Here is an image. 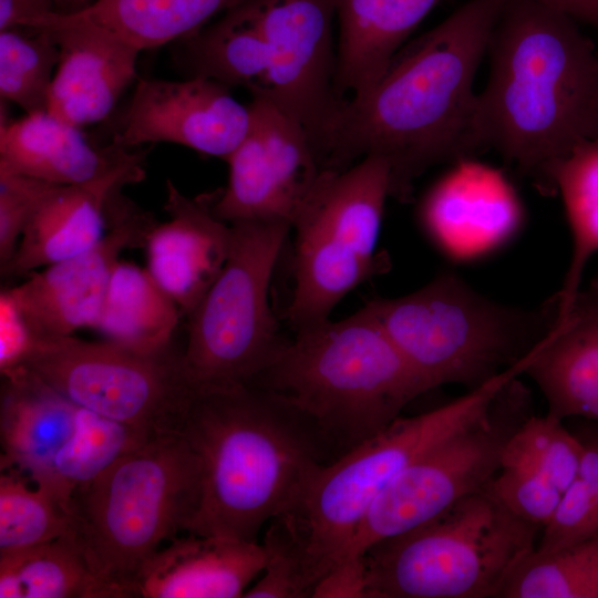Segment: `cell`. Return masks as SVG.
<instances>
[{
    "instance_id": "1",
    "label": "cell",
    "mask_w": 598,
    "mask_h": 598,
    "mask_svg": "<svg viewBox=\"0 0 598 598\" xmlns=\"http://www.w3.org/2000/svg\"><path fill=\"white\" fill-rule=\"evenodd\" d=\"M505 2L468 0L404 44L369 91L339 106L322 168L380 157L390 168V197L406 203L429 168L480 153L474 79Z\"/></svg>"
},
{
    "instance_id": "2",
    "label": "cell",
    "mask_w": 598,
    "mask_h": 598,
    "mask_svg": "<svg viewBox=\"0 0 598 598\" xmlns=\"http://www.w3.org/2000/svg\"><path fill=\"white\" fill-rule=\"evenodd\" d=\"M575 19L536 0H506L492 32L475 135L551 196L554 165L598 137V52Z\"/></svg>"
},
{
    "instance_id": "3",
    "label": "cell",
    "mask_w": 598,
    "mask_h": 598,
    "mask_svg": "<svg viewBox=\"0 0 598 598\" xmlns=\"http://www.w3.org/2000/svg\"><path fill=\"white\" fill-rule=\"evenodd\" d=\"M182 434L199 480L186 534L257 542L262 526L292 512L328 464L307 421L255 383L199 391Z\"/></svg>"
},
{
    "instance_id": "4",
    "label": "cell",
    "mask_w": 598,
    "mask_h": 598,
    "mask_svg": "<svg viewBox=\"0 0 598 598\" xmlns=\"http://www.w3.org/2000/svg\"><path fill=\"white\" fill-rule=\"evenodd\" d=\"M293 332L252 383L307 421L328 463L383 431L429 391L364 307Z\"/></svg>"
},
{
    "instance_id": "5",
    "label": "cell",
    "mask_w": 598,
    "mask_h": 598,
    "mask_svg": "<svg viewBox=\"0 0 598 598\" xmlns=\"http://www.w3.org/2000/svg\"><path fill=\"white\" fill-rule=\"evenodd\" d=\"M427 390L475 389L533 352L556 328L559 300L524 309L486 298L453 271L364 305Z\"/></svg>"
},
{
    "instance_id": "6",
    "label": "cell",
    "mask_w": 598,
    "mask_h": 598,
    "mask_svg": "<svg viewBox=\"0 0 598 598\" xmlns=\"http://www.w3.org/2000/svg\"><path fill=\"white\" fill-rule=\"evenodd\" d=\"M198 493L197 460L183 434L159 435L73 493L66 536L114 598H128L142 565L186 533Z\"/></svg>"
},
{
    "instance_id": "7",
    "label": "cell",
    "mask_w": 598,
    "mask_h": 598,
    "mask_svg": "<svg viewBox=\"0 0 598 598\" xmlns=\"http://www.w3.org/2000/svg\"><path fill=\"white\" fill-rule=\"evenodd\" d=\"M542 527L507 508L491 482L362 556L363 598H497Z\"/></svg>"
},
{
    "instance_id": "8",
    "label": "cell",
    "mask_w": 598,
    "mask_h": 598,
    "mask_svg": "<svg viewBox=\"0 0 598 598\" xmlns=\"http://www.w3.org/2000/svg\"><path fill=\"white\" fill-rule=\"evenodd\" d=\"M525 368L519 362L447 404L399 416L319 470L297 507L283 514L303 545L317 586L342 559L379 493L420 456L483 416Z\"/></svg>"
},
{
    "instance_id": "9",
    "label": "cell",
    "mask_w": 598,
    "mask_h": 598,
    "mask_svg": "<svg viewBox=\"0 0 598 598\" xmlns=\"http://www.w3.org/2000/svg\"><path fill=\"white\" fill-rule=\"evenodd\" d=\"M390 168L367 156L324 169L295 219L293 292L286 319L295 331L329 319L354 288L382 271L377 246Z\"/></svg>"
},
{
    "instance_id": "10",
    "label": "cell",
    "mask_w": 598,
    "mask_h": 598,
    "mask_svg": "<svg viewBox=\"0 0 598 598\" xmlns=\"http://www.w3.org/2000/svg\"><path fill=\"white\" fill-rule=\"evenodd\" d=\"M228 258L187 318L188 373L199 391L252 383L278 357L281 337L269 288L288 224H230Z\"/></svg>"
},
{
    "instance_id": "11",
    "label": "cell",
    "mask_w": 598,
    "mask_h": 598,
    "mask_svg": "<svg viewBox=\"0 0 598 598\" xmlns=\"http://www.w3.org/2000/svg\"><path fill=\"white\" fill-rule=\"evenodd\" d=\"M78 406L148 437L182 433L199 390L174 340L138 350L72 336L43 339L22 365Z\"/></svg>"
},
{
    "instance_id": "12",
    "label": "cell",
    "mask_w": 598,
    "mask_h": 598,
    "mask_svg": "<svg viewBox=\"0 0 598 598\" xmlns=\"http://www.w3.org/2000/svg\"><path fill=\"white\" fill-rule=\"evenodd\" d=\"M532 414L530 392L515 378L483 416L420 456L379 493L338 565L361 560L374 544L426 523L486 486L502 467L508 441Z\"/></svg>"
},
{
    "instance_id": "13",
    "label": "cell",
    "mask_w": 598,
    "mask_h": 598,
    "mask_svg": "<svg viewBox=\"0 0 598 598\" xmlns=\"http://www.w3.org/2000/svg\"><path fill=\"white\" fill-rule=\"evenodd\" d=\"M269 52L266 93L307 132L318 159L342 101L334 91V0H239Z\"/></svg>"
},
{
    "instance_id": "14",
    "label": "cell",
    "mask_w": 598,
    "mask_h": 598,
    "mask_svg": "<svg viewBox=\"0 0 598 598\" xmlns=\"http://www.w3.org/2000/svg\"><path fill=\"white\" fill-rule=\"evenodd\" d=\"M250 125L227 157L228 182L213 209L221 220L283 223L295 219L324 171L305 128L271 100L254 95Z\"/></svg>"
},
{
    "instance_id": "15",
    "label": "cell",
    "mask_w": 598,
    "mask_h": 598,
    "mask_svg": "<svg viewBox=\"0 0 598 598\" xmlns=\"http://www.w3.org/2000/svg\"><path fill=\"white\" fill-rule=\"evenodd\" d=\"M110 228L90 249L32 271L22 283L8 288L30 326L43 339L72 336L95 328L121 254L143 248L155 217L120 196L110 215Z\"/></svg>"
},
{
    "instance_id": "16",
    "label": "cell",
    "mask_w": 598,
    "mask_h": 598,
    "mask_svg": "<svg viewBox=\"0 0 598 598\" xmlns=\"http://www.w3.org/2000/svg\"><path fill=\"white\" fill-rule=\"evenodd\" d=\"M250 111L229 87L203 76L140 79L113 143L128 150L175 143L224 161L245 138Z\"/></svg>"
},
{
    "instance_id": "17",
    "label": "cell",
    "mask_w": 598,
    "mask_h": 598,
    "mask_svg": "<svg viewBox=\"0 0 598 598\" xmlns=\"http://www.w3.org/2000/svg\"><path fill=\"white\" fill-rule=\"evenodd\" d=\"M60 49L48 112L82 127L104 121L136 79L140 48L90 21L58 12L32 22Z\"/></svg>"
},
{
    "instance_id": "18",
    "label": "cell",
    "mask_w": 598,
    "mask_h": 598,
    "mask_svg": "<svg viewBox=\"0 0 598 598\" xmlns=\"http://www.w3.org/2000/svg\"><path fill=\"white\" fill-rule=\"evenodd\" d=\"M417 213L431 239L458 259L502 245L524 217L522 202L505 175L474 157L453 163L423 196Z\"/></svg>"
},
{
    "instance_id": "19",
    "label": "cell",
    "mask_w": 598,
    "mask_h": 598,
    "mask_svg": "<svg viewBox=\"0 0 598 598\" xmlns=\"http://www.w3.org/2000/svg\"><path fill=\"white\" fill-rule=\"evenodd\" d=\"M168 220L151 229L146 269L187 317L219 276L230 250V224L213 209L216 193L189 198L166 182Z\"/></svg>"
},
{
    "instance_id": "20",
    "label": "cell",
    "mask_w": 598,
    "mask_h": 598,
    "mask_svg": "<svg viewBox=\"0 0 598 598\" xmlns=\"http://www.w3.org/2000/svg\"><path fill=\"white\" fill-rule=\"evenodd\" d=\"M142 162L93 182L56 185L31 215L13 257L0 267L1 276H28L97 244L106 234L114 198L125 185L144 178Z\"/></svg>"
},
{
    "instance_id": "21",
    "label": "cell",
    "mask_w": 598,
    "mask_h": 598,
    "mask_svg": "<svg viewBox=\"0 0 598 598\" xmlns=\"http://www.w3.org/2000/svg\"><path fill=\"white\" fill-rule=\"evenodd\" d=\"M260 543L221 536H177L138 569L128 598H237L265 567Z\"/></svg>"
},
{
    "instance_id": "22",
    "label": "cell",
    "mask_w": 598,
    "mask_h": 598,
    "mask_svg": "<svg viewBox=\"0 0 598 598\" xmlns=\"http://www.w3.org/2000/svg\"><path fill=\"white\" fill-rule=\"evenodd\" d=\"M80 410L25 367L1 373L0 470H16L50 494L55 461L78 432Z\"/></svg>"
},
{
    "instance_id": "23",
    "label": "cell",
    "mask_w": 598,
    "mask_h": 598,
    "mask_svg": "<svg viewBox=\"0 0 598 598\" xmlns=\"http://www.w3.org/2000/svg\"><path fill=\"white\" fill-rule=\"evenodd\" d=\"M115 143L99 148L81 127L44 112L1 120L0 172L21 174L56 185L100 179L143 158Z\"/></svg>"
},
{
    "instance_id": "24",
    "label": "cell",
    "mask_w": 598,
    "mask_h": 598,
    "mask_svg": "<svg viewBox=\"0 0 598 598\" xmlns=\"http://www.w3.org/2000/svg\"><path fill=\"white\" fill-rule=\"evenodd\" d=\"M524 374L542 390L548 414L598 420V276L579 289Z\"/></svg>"
},
{
    "instance_id": "25",
    "label": "cell",
    "mask_w": 598,
    "mask_h": 598,
    "mask_svg": "<svg viewBox=\"0 0 598 598\" xmlns=\"http://www.w3.org/2000/svg\"><path fill=\"white\" fill-rule=\"evenodd\" d=\"M441 0H334V91L340 101L369 91Z\"/></svg>"
},
{
    "instance_id": "26",
    "label": "cell",
    "mask_w": 598,
    "mask_h": 598,
    "mask_svg": "<svg viewBox=\"0 0 598 598\" xmlns=\"http://www.w3.org/2000/svg\"><path fill=\"white\" fill-rule=\"evenodd\" d=\"M225 14L181 41L175 60L188 78L203 76L228 87L264 95L270 69L266 39L239 0Z\"/></svg>"
},
{
    "instance_id": "27",
    "label": "cell",
    "mask_w": 598,
    "mask_h": 598,
    "mask_svg": "<svg viewBox=\"0 0 598 598\" xmlns=\"http://www.w3.org/2000/svg\"><path fill=\"white\" fill-rule=\"evenodd\" d=\"M181 317L175 301L146 268L120 260L94 329L105 340L155 350L173 341Z\"/></svg>"
},
{
    "instance_id": "28",
    "label": "cell",
    "mask_w": 598,
    "mask_h": 598,
    "mask_svg": "<svg viewBox=\"0 0 598 598\" xmlns=\"http://www.w3.org/2000/svg\"><path fill=\"white\" fill-rule=\"evenodd\" d=\"M0 598H114L68 536L0 554Z\"/></svg>"
},
{
    "instance_id": "29",
    "label": "cell",
    "mask_w": 598,
    "mask_h": 598,
    "mask_svg": "<svg viewBox=\"0 0 598 598\" xmlns=\"http://www.w3.org/2000/svg\"><path fill=\"white\" fill-rule=\"evenodd\" d=\"M234 0H95L68 16L99 24L142 51L188 38Z\"/></svg>"
},
{
    "instance_id": "30",
    "label": "cell",
    "mask_w": 598,
    "mask_h": 598,
    "mask_svg": "<svg viewBox=\"0 0 598 598\" xmlns=\"http://www.w3.org/2000/svg\"><path fill=\"white\" fill-rule=\"evenodd\" d=\"M550 179L563 198L573 239L569 266L556 292L559 322L581 288L588 261L598 252V137L579 143L558 161Z\"/></svg>"
},
{
    "instance_id": "31",
    "label": "cell",
    "mask_w": 598,
    "mask_h": 598,
    "mask_svg": "<svg viewBox=\"0 0 598 598\" xmlns=\"http://www.w3.org/2000/svg\"><path fill=\"white\" fill-rule=\"evenodd\" d=\"M497 598H598V535L553 551L534 549Z\"/></svg>"
},
{
    "instance_id": "32",
    "label": "cell",
    "mask_w": 598,
    "mask_h": 598,
    "mask_svg": "<svg viewBox=\"0 0 598 598\" xmlns=\"http://www.w3.org/2000/svg\"><path fill=\"white\" fill-rule=\"evenodd\" d=\"M74 437L55 461L51 496L70 515L73 493L127 452L151 439L116 421L80 408Z\"/></svg>"
},
{
    "instance_id": "33",
    "label": "cell",
    "mask_w": 598,
    "mask_h": 598,
    "mask_svg": "<svg viewBox=\"0 0 598 598\" xmlns=\"http://www.w3.org/2000/svg\"><path fill=\"white\" fill-rule=\"evenodd\" d=\"M60 49L45 29L0 31V95L27 114L48 111Z\"/></svg>"
},
{
    "instance_id": "34",
    "label": "cell",
    "mask_w": 598,
    "mask_h": 598,
    "mask_svg": "<svg viewBox=\"0 0 598 598\" xmlns=\"http://www.w3.org/2000/svg\"><path fill=\"white\" fill-rule=\"evenodd\" d=\"M70 532V515L16 470L0 474V554L50 542Z\"/></svg>"
},
{
    "instance_id": "35",
    "label": "cell",
    "mask_w": 598,
    "mask_h": 598,
    "mask_svg": "<svg viewBox=\"0 0 598 598\" xmlns=\"http://www.w3.org/2000/svg\"><path fill=\"white\" fill-rule=\"evenodd\" d=\"M582 456L580 439L550 414H532L513 434L502 457V466L532 470L561 493L576 478Z\"/></svg>"
},
{
    "instance_id": "36",
    "label": "cell",
    "mask_w": 598,
    "mask_h": 598,
    "mask_svg": "<svg viewBox=\"0 0 598 598\" xmlns=\"http://www.w3.org/2000/svg\"><path fill=\"white\" fill-rule=\"evenodd\" d=\"M260 544L266 557L265 567L244 597H313L317 581L309 568L305 548L283 515L268 523Z\"/></svg>"
},
{
    "instance_id": "37",
    "label": "cell",
    "mask_w": 598,
    "mask_h": 598,
    "mask_svg": "<svg viewBox=\"0 0 598 598\" xmlns=\"http://www.w3.org/2000/svg\"><path fill=\"white\" fill-rule=\"evenodd\" d=\"M598 535V498L578 475L561 494L549 520L542 528L536 550L564 548Z\"/></svg>"
},
{
    "instance_id": "38",
    "label": "cell",
    "mask_w": 598,
    "mask_h": 598,
    "mask_svg": "<svg viewBox=\"0 0 598 598\" xmlns=\"http://www.w3.org/2000/svg\"><path fill=\"white\" fill-rule=\"evenodd\" d=\"M491 487L514 514L542 528L563 494L538 473L520 466H502L491 481Z\"/></svg>"
},
{
    "instance_id": "39",
    "label": "cell",
    "mask_w": 598,
    "mask_h": 598,
    "mask_svg": "<svg viewBox=\"0 0 598 598\" xmlns=\"http://www.w3.org/2000/svg\"><path fill=\"white\" fill-rule=\"evenodd\" d=\"M55 186L30 176L0 172V267L13 257L31 215Z\"/></svg>"
},
{
    "instance_id": "40",
    "label": "cell",
    "mask_w": 598,
    "mask_h": 598,
    "mask_svg": "<svg viewBox=\"0 0 598 598\" xmlns=\"http://www.w3.org/2000/svg\"><path fill=\"white\" fill-rule=\"evenodd\" d=\"M41 340L8 288L2 289L0 293V374L22 367Z\"/></svg>"
},
{
    "instance_id": "41",
    "label": "cell",
    "mask_w": 598,
    "mask_h": 598,
    "mask_svg": "<svg viewBox=\"0 0 598 598\" xmlns=\"http://www.w3.org/2000/svg\"><path fill=\"white\" fill-rule=\"evenodd\" d=\"M53 12H56L54 0H0V31L28 27Z\"/></svg>"
},
{
    "instance_id": "42",
    "label": "cell",
    "mask_w": 598,
    "mask_h": 598,
    "mask_svg": "<svg viewBox=\"0 0 598 598\" xmlns=\"http://www.w3.org/2000/svg\"><path fill=\"white\" fill-rule=\"evenodd\" d=\"M568 14L577 22L592 27L598 33V0H536Z\"/></svg>"
},
{
    "instance_id": "43",
    "label": "cell",
    "mask_w": 598,
    "mask_h": 598,
    "mask_svg": "<svg viewBox=\"0 0 598 598\" xmlns=\"http://www.w3.org/2000/svg\"><path fill=\"white\" fill-rule=\"evenodd\" d=\"M580 441L582 456L577 475L587 483L598 498V433H594L585 440L580 439Z\"/></svg>"
},
{
    "instance_id": "44",
    "label": "cell",
    "mask_w": 598,
    "mask_h": 598,
    "mask_svg": "<svg viewBox=\"0 0 598 598\" xmlns=\"http://www.w3.org/2000/svg\"><path fill=\"white\" fill-rule=\"evenodd\" d=\"M95 0H54L56 12L62 14L74 13L87 8Z\"/></svg>"
}]
</instances>
